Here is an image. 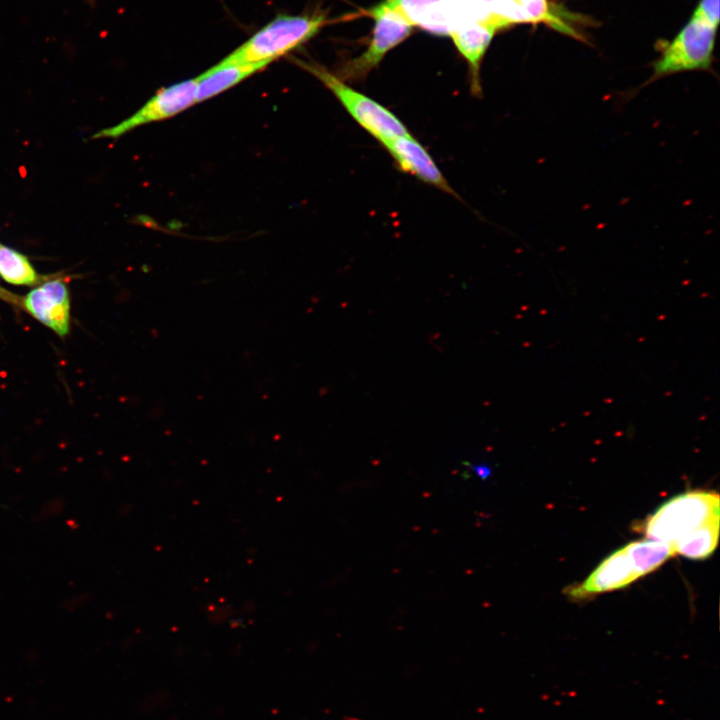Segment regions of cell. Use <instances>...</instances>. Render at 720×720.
Here are the masks:
<instances>
[{
  "mask_svg": "<svg viewBox=\"0 0 720 720\" xmlns=\"http://www.w3.org/2000/svg\"><path fill=\"white\" fill-rule=\"evenodd\" d=\"M719 516L713 517L678 539L672 546L675 554L701 560L710 556L718 544Z\"/></svg>",
  "mask_w": 720,
  "mask_h": 720,
  "instance_id": "4fadbf2b",
  "label": "cell"
},
{
  "mask_svg": "<svg viewBox=\"0 0 720 720\" xmlns=\"http://www.w3.org/2000/svg\"><path fill=\"white\" fill-rule=\"evenodd\" d=\"M25 309L59 336L69 330L70 298L62 280H51L31 290L23 301Z\"/></svg>",
  "mask_w": 720,
  "mask_h": 720,
  "instance_id": "ba28073f",
  "label": "cell"
},
{
  "mask_svg": "<svg viewBox=\"0 0 720 720\" xmlns=\"http://www.w3.org/2000/svg\"><path fill=\"white\" fill-rule=\"evenodd\" d=\"M398 168L445 193L457 196L428 151L412 134L382 144Z\"/></svg>",
  "mask_w": 720,
  "mask_h": 720,
  "instance_id": "52a82bcc",
  "label": "cell"
},
{
  "mask_svg": "<svg viewBox=\"0 0 720 720\" xmlns=\"http://www.w3.org/2000/svg\"><path fill=\"white\" fill-rule=\"evenodd\" d=\"M374 29L368 48L343 65L337 75L343 81H359L376 68L384 56L411 33V23L385 0L369 11Z\"/></svg>",
  "mask_w": 720,
  "mask_h": 720,
  "instance_id": "5b68a950",
  "label": "cell"
},
{
  "mask_svg": "<svg viewBox=\"0 0 720 720\" xmlns=\"http://www.w3.org/2000/svg\"><path fill=\"white\" fill-rule=\"evenodd\" d=\"M0 276L15 285H32L38 275L29 260L17 251L0 244Z\"/></svg>",
  "mask_w": 720,
  "mask_h": 720,
  "instance_id": "5bb4252c",
  "label": "cell"
},
{
  "mask_svg": "<svg viewBox=\"0 0 720 720\" xmlns=\"http://www.w3.org/2000/svg\"><path fill=\"white\" fill-rule=\"evenodd\" d=\"M473 471L480 478H486L490 474V469L485 465H476L473 467Z\"/></svg>",
  "mask_w": 720,
  "mask_h": 720,
  "instance_id": "ac0fdd59",
  "label": "cell"
},
{
  "mask_svg": "<svg viewBox=\"0 0 720 720\" xmlns=\"http://www.w3.org/2000/svg\"><path fill=\"white\" fill-rule=\"evenodd\" d=\"M623 549L637 578L656 570L675 555L671 544L652 539L631 542Z\"/></svg>",
  "mask_w": 720,
  "mask_h": 720,
  "instance_id": "7c38bea8",
  "label": "cell"
},
{
  "mask_svg": "<svg viewBox=\"0 0 720 720\" xmlns=\"http://www.w3.org/2000/svg\"><path fill=\"white\" fill-rule=\"evenodd\" d=\"M637 579L623 548L605 558L579 585L567 589L569 597L582 599L595 594L623 588Z\"/></svg>",
  "mask_w": 720,
  "mask_h": 720,
  "instance_id": "9c48e42d",
  "label": "cell"
},
{
  "mask_svg": "<svg viewBox=\"0 0 720 720\" xmlns=\"http://www.w3.org/2000/svg\"><path fill=\"white\" fill-rule=\"evenodd\" d=\"M719 16V0H701L692 15V19L716 28L719 23Z\"/></svg>",
  "mask_w": 720,
  "mask_h": 720,
  "instance_id": "e0dca14e",
  "label": "cell"
},
{
  "mask_svg": "<svg viewBox=\"0 0 720 720\" xmlns=\"http://www.w3.org/2000/svg\"><path fill=\"white\" fill-rule=\"evenodd\" d=\"M391 7L399 11L411 25L421 28L433 18L441 14L447 0H385Z\"/></svg>",
  "mask_w": 720,
  "mask_h": 720,
  "instance_id": "9a60e30c",
  "label": "cell"
},
{
  "mask_svg": "<svg viewBox=\"0 0 720 720\" xmlns=\"http://www.w3.org/2000/svg\"><path fill=\"white\" fill-rule=\"evenodd\" d=\"M295 64L314 75L337 98L358 125L381 144L411 134L406 125L388 108L353 89L337 75L315 63L294 59Z\"/></svg>",
  "mask_w": 720,
  "mask_h": 720,
  "instance_id": "7a4b0ae2",
  "label": "cell"
},
{
  "mask_svg": "<svg viewBox=\"0 0 720 720\" xmlns=\"http://www.w3.org/2000/svg\"><path fill=\"white\" fill-rule=\"evenodd\" d=\"M325 23L322 14L277 16L223 61L268 65L308 41Z\"/></svg>",
  "mask_w": 720,
  "mask_h": 720,
  "instance_id": "6da1fadb",
  "label": "cell"
},
{
  "mask_svg": "<svg viewBox=\"0 0 720 720\" xmlns=\"http://www.w3.org/2000/svg\"><path fill=\"white\" fill-rule=\"evenodd\" d=\"M719 495L714 491L695 490L677 495L662 504L646 520L648 539L673 545L678 539L719 516Z\"/></svg>",
  "mask_w": 720,
  "mask_h": 720,
  "instance_id": "3957f363",
  "label": "cell"
},
{
  "mask_svg": "<svg viewBox=\"0 0 720 720\" xmlns=\"http://www.w3.org/2000/svg\"><path fill=\"white\" fill-rule=\"evenodd\" d=\"M265 66L267 64L231 63L221 60L197 77L196 103L222 93Z\"/></svg>",
  "mask_w": 720,
  "mask_h": 720,
  "instance_id": "8fae6325",
  "label": "cell"
},
{
  "mask_svg": "<svg viewBox=\"0 0 720 720\" xmlns=\"http://www.w3.org/2000/svg\"><path fill=\"white\" fill-rule=\"evenodd\" d=\"M716 28L692 19L654 62L650 84L668 75L711 67Z\"/></svg>",
  "mask_w": 720,
  "mask_h": 720,
  "instance_id": "277c9868",
  "label": "cell"
},
{
  "mask_svg": "<svg viewBox=\"0 0 720 720\" xmlns=\"http://www.w3.org/2000/svg\"><path fill=\"white\" fill-rule=\"evenodd\" d=\"M485 10L505 27L512 23L527 22L519 0H478Z\"/></svg>",
  "mask_w": 720,
  "mask_h": 720,
  "instance_id": "2e32d148",
  "label": "cell"
},
{
  "mask_svg": "<svg viewBox=\"0 0 720 720\" xmlns=\"http://www.w3.org/2000/svg\"><path fill=\"white\" fill-rule=\"evenodd\" d=\"M496 30L494 26L485 22L469 21L460 24L449 34L468 64L471 92L477 97L482 95L480 80L482 59Z\"/></svg>",
  "mask_w": 720,
  "mask_h": 720,
  "instance_id": "30bf717a",
  "label": "cell"
},
{
  "mask_svg": "<svg viewBox=\"0 0 720 720\" xmlns=\"http://www.w3.org/2000/svg\"><path fill=\"white\" fill-rule=\"evenodd\" d=\"M196 90L197 78L164 87L129 118L92 138H116L141 125L170 118L196 103Z\"/></svg>",
  "mask_w": 720,
  "mask_h": 720,
  "instance_id": "8992f818",
  "label": "cell"
}]
</instances>
